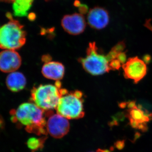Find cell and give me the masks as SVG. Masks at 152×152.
Returning a JSON list of instances; mask_svg holds the SVG:
<instances>
[{
  "label": "cell",
  "mask_w": 152,
  "mask_h": 152,
  "mask_svg": "<svg viewBox=\"0 0 152 152\" xmlns=\"http://www.w3.org/2000/svg\"><path fill=\"white\" fill-rule=\"evenodd\" d=\"M34 0H17L13 3V9L15 16H26Z\"/></svg>",
  "instance_id": "obj_14"
},
{
  "label": "cell",
  "mask_w": 152,
  "mask_h": 152,
  "mask_svg": "<svg viewBox=\"0 0 152 152\" xmlns=\"http://www.w3.org/2000/svg\"><path fill=\"white\" fill-rule=\"evenodd\" d=\"M122 65L121 63L117 59L112 60L109 63V66L112 70L119 69L122 66Z\"/></svg>",
  "instance_id": "obj_16"
},
{
  "label": "cell",
  "mask_w": 152,
  "mask_h": 152,
  "mask_svg": "<svg viewBox=\"0 0 152 152\" xmlns=\"http://www.w3.org/2000/svg\"><path fill=\"white\" fill-rule=\"evenodd\" d=\"M97 152H111L110 151H108L107 150H104V149H99L97 150Z\"/></svg>",
  "instance_id": "obj_19"
},
{
  "label": "cell",
  "mask_w": 152,
  "mask_h": 152,
  "mask_svg": "<svg viewBox=\"0 0 152 152\" xmlns=\"http://www.w3.org/2000/svg\"><path fill=\"white\" fill-rule=\"evenodd\" d=\"M79 61L85 70L93 75H103L111 70L107 56L101 53L94 42L89 44L86 55Z\"/></svg>",
  "instance_id": "obj_5"
},
{
  "label": "cell",
  "mask_w": 152,
  "mask_h": 152,
  "mask_svg": "<svg viewBox=\"0 0 152 152\" xmlns=\"http://www.w3.org/2000/svg\"><path fill=\"white\" fill-rule=\"evenodd\" d=\"M47 121L48 133L55 138L59 139L66 135L69 132L70 124L67 119L59 114L50 113Z\"/></svg>",
  "instance_id": "obj_7"
},
{
  "label": "cell",
  "mask_w": 152,
  "mask_h": 152,
  "mask_svg": "<svg viewBox=\"0 0 152 152\" xmlns=\"http://www.w3.org/2000/svg\"><path fill=\"white\" fill-rule=\"evenodd\" d=\"M7 87L11 91L17 92L24 88L26 80L23 74L20 72L10 73L7 77L6 81Z\"/></svg>",
  "instance_id": "obj_13"
},
{
  "label": "cell",
  "mask_w": 152,
  "mask_h": 152,
  "mask_svg": "<svg viewBox=\"0 0 152 152\" xmlns=\"http://www.w3.org/2000/svg\"><path fill=\"white\" fill-rule=\"evenodd\" d=\"M45 111L33 102L24 103L11 112L12 120L26 126L28 132L38 135L46 134Z\"/></svg>",
  "instance_id": "obj_1"
},
{
  "label": "cell",
  "mask_w": 152,
  "mask_h": 152,
  "mask_svg": "<svg viewBox=\"0 0 152 152\" xmlns=\"http://www.w3.org/2000/svg\"><path fill=\"white\" fill-rule=\"evenodd\" d=\"M68 91L61 88L60 81L55 85H41L34 87L31 91V100L33 103L44 111L56 109L60 99Z\"/></svg>",
  "instance_id": "obj_2"
},
{
  "label": "cell",
  "mask_w": 152,
  "mask_h": 152,
  "mask_svg": "<svg viewBox=\"0 0 152 152\" xmlns=\"http://www.w3.org/2000/svg\"><path fill=\"white\" fill-rule=\"evenodd\" d=\"M117 59L120 61V62L121 63L122 66L126 62V53L122 52L120 53L117 56Z\"/></svg>",
  "instance_id": "obj_17"
},
{
  "label": "cell",
  "mask_w": 152,
  "mask_h": 152,
  "mask_svg": "<svg viewBox=\"0 0 152 152\" xmlns=\"http://www.w3.org/2000/svg\"><path fill=\"white\" fill-rule=\"evenodd\" d=\"M46 1H49V0H46Z\"/></svg>",
  "instance_id": "obj_20"
},
{
  "label": "cell",
  "mask_w": 152,
  "mask_h": 152,
  "mask_svg": "<svg viewBox=\"0 0 152 152\" xmlns=\"http://www.w3.org/2000/svg\"><path fill=\"white\" fill-rule=\"evenodd\" d=\"M22 64L20 56L14 50H4L0 54V69L4 73L16 72Z\"/></svg>",
  "instance_id": "obj_9"
},
{
  "label": "cell",
  "mask_w": 152,
  "mask_h": 152,
  "mask_svg": "<svg viewBox=\"0 0 152 152\" xmlns=\"http://www.w3.org/2000/svg\"><path fill=\"white\" fill-rule=\"evenodd\" d=\"M17 0H1L2 1L7 3H14Z\"/></svg>",
  "instance_id": "obj_18"
},
{
  "label": "cell",
  "mask_w": 152,
  "mask_h": 152,
  "mask_svg": "<svg viewBox=\"0 0 152 152\" xmlns=\"http://www.w3.org/2000/svg\"><path fill=\"white\" fill-rule=\"evenodd\" d=\"M43 75L47 79L60 81L64 77L65 68L61 63L49 61L44 64L42 69Z\"/></svg>",
  "instance_id": "obj_12"
},
{
  "label": "cell",
  "mask_w": 152,
  "mask_h": 152,
  "mask_svg": "<svg viewBox=\"0 0 152 152\" xmlns=\"http://www.w3.org/2000/svg\"><path fill=\"white\" fill-rule=\"evenodd\" d=\"M83 94L80 91L66 93L62 96L56 108L57 113L67 119H77L84 116Z\"/></svg>",
  "instance_id": "obj_4"
},
{
  "label": "cell",
  "mask_w": 152,
  "mask_h": 152,
  "mask_svg": "<svg viewBox=\"0 0 152 152\" xmlns=\"http://www.w3.org/2000/svg\"><path fill=\"white\" fill-rule=\"evenodd\" d=\"M61 26L68 34L77 35L84 31L86 22L81 14L75 13L64 16L62 19Z\"/></svg>",
  "instance_id": "obj_10"
},
{
  "label": "cell",
  "mask_w": 152,
  "mask_h": 152,
  "mask_svg": "<svg viewBox=\"0 0 152 152\" xmlns=\"http://www.w3.org/2000/svg\"><path fill=\"white\" fill-rule=\"evenodd\" d=\"M45 140L44 137L42 138L31 137L28 140L27 145L28 148L31 150L32 152H35L43 147Z\"/></svg>",
  "instance_id": "obj_15"
},
{
  "label": "cell",
  "mask_w": 152,
  "mask_h": 152,
  "mask_svg": "<svg viewBox=\"0 0 152 152\" xmlns=\"http://www.w3.org/2000/svg\"><path fill=\"white\" fill-rule=\"evenodd\" d=\"M122 107L127 108V116L133 128L143 131L147 129V123L152 118V114L144 110L140 105H136L134 102L122 103Z\"/></svg>",
  "instance_id": "obj_6"
},
{
  "label": "cell",
  "mask_w": 152,
  "mask_h": 152,
  "mask_svg": "<svg viewBox=\"0 0 152 152\" xmlns=\"http://www.w3.org/2000/svg\"><path fill=\"white\" fill-rule=\"evenodd\" d=\"M110 17L107 11L103 8L96 7L90 10L88 15V21L91 27L100 30L107 26Z\"/></svg>",
  "instance_id": "obj_11"
},
{
  "label": "cell",
  "mask_w": 152,
  "mask_h": 152,
  "mask_svg": "<svg viewBox=\"0 0 152 152\" xmlns=\"http://www.w3.org/2000/svg\"><path fill=\"white\" fill-rule=\"evenodd\" d=\"M125 77L138 83L146 75L147 68L145 63L137 57L129 58L122 66Z\"/></svg>",
  "instance_id": "obj_8"
},
{
  "label": "cell",
  "mask_w": 152,
  "mask_h": 152,
  "mask_svg": "<svg viewBox=\"0 0 152 152\" xmlns=\"http://www.w3.org/2000/svg\"><path fill=\"white\" fill-rule=\"evenodd\" d=\"M10 21L2 26L0 30V45L3 50H15L26 43V33L18 21L10 17Z\"/></svg>",
  "instance_id": "obj_3"
}]
</instances>
